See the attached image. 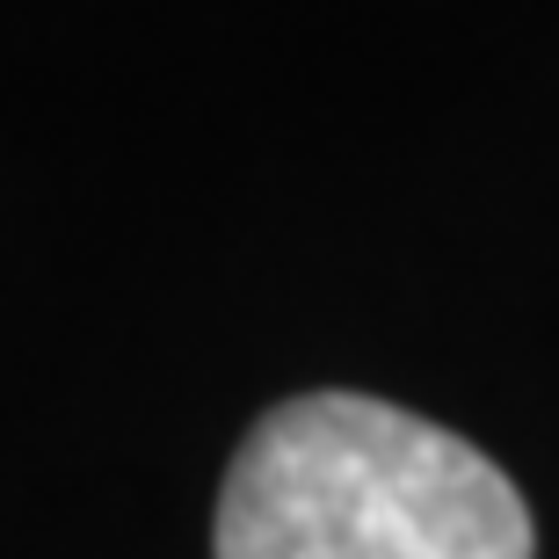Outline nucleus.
<instances>
[{
  "mask_svg": "<svg viewBox=\"0 0 559 559\" xmlns=\"http://www.w3.org/2000/svg\"><path fill=\"white\" fill-rule=\"evenodd\" d=\"M516 479L371 393H306L248 429L218 487V559H531Z\"/></svg>",
  "mask_w": 559,
  "mask_h": 559,
  "instance_id": "obj_1",
  "label": "nucleus"
}]
</instances>
